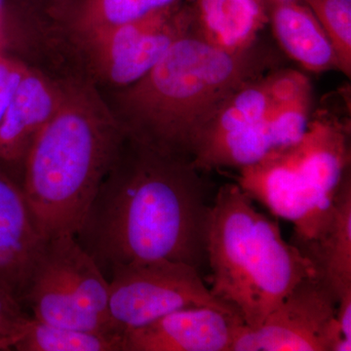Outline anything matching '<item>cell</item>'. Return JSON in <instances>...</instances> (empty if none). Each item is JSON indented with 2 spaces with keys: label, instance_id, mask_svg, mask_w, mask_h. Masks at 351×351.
<instances>
[{
  "label": "cell",
  "instance_id": "cell-1",
  "mask_svg": "<svg viewBox=\"0 0 351 351\" xmlns=\"http://www.w3.org/2000/svg\"><path fill=\"white\" fill-rule=\"evenodd\" d=\"M206 182L193 160L127 135L75 239L104 276L131 263H207Z\"/></svg>",
  "mask_w": 351,
  "mask_h": 351
},
{
  "label": "cell",
  "instance_id": "cell-2",
  "mask_svg": "<svg viewBox=\"0 0 351 351\" xmlns=\"http://www.w3.org/2000/svg\"><path fill=\"white\" fill-rule=\"evenodd\" d=\"M278 60L262 41L230 52L208 43L193 27L147 75L120 89L114 113L127 135L193 160L203 132L230 95L279 68Z\"/></svg>",
  "mask_w": 351,
  "mask_h": 351
},
{
  "label": "cell",
  "instance_id": "cell-3",
  "mask_svg": "<svg viewBox=\"0 0 351 351\" xmlns=\"http://www.w3.org/2000/svg\"><path fill=\"white\" fill-rule=\"evenodd\" d=\"M62 84L59 108L32 143L21 180L44 239L75 235L126 138L93 85Z\"/></svg>",
  "mask_w": 351,
  "mask_h": 351
},
{
  "label": "cell",
  "instance_id": "cell-4",
  "mask_svg": "<svg viewBox=\"0 0 351 351\" xmlns=\"http://www.w3.org/2000/svg\"><path fill=\"white\" fill-rule=\"evenodd\" d=\"M206 254L212 295L249 328L261 326L298 283L317 274L237 184L221 186L211 203Z\"/></svg>",
  "mask_w": 351,
  "mask_h": 351
},
{
  "label": "cell",
  "instance_id": "cell-5",
  "mask_svg": "<svg viewBox=\"0 0 351 351\" xmlns=\"http://www.w3.org/2000/svg\"><path fill=\"white\" fill-rule=\"evenodd\" d=\"M350 122L336 114L313 113L298 142L239 170L237 184L294 226V245L301 252L326 228L335 197L350 173Z\"/></svg>",
  "mask_w": 351,
  "mask_h": 351
},
{
  "label": "cell",
  "instance_id": "cell-6",
  "mask_svg": "<svg viewBox=\"0 0 351 351\" xmlns=\"http://www.w3.org/2000/svg\"><path fill=\"white\" fill-rule=\"evenodd\" d=\"M21 304L43 322L119 335L108 314L107 277L75 235L46 239Z\"/></svg>",
  "mask_w": 351,
  "mask_h": 351
},
{
  "label": "cell",
  "instance_id": "cell-7",
  "mask_svg": "<svg viewBox=\"0 0 351 351\" xmlns=\"http://www.w3.org/2000/svg\"><path fill=\"white\" fill-rule=\"evenodd\" d=\"M199 271L186 263L168 261L113 269L108 277V314L114 332L123 337L186 307L210 306L239 314L212 295Z\"/></svg>",
  "mask_w": 351,
  "mask_h": 351
},
{
  "label": "cell",
  "instance_id": "cell-8",
  "mask_svg": "<svg viewBox=\"0 0 351 351\" xmlns=\"http://www.w3.org/2000/svg\"><path fill=\"white\" fill-rule=\"evenodd\" d=\"M191 3L182 1L141 19L78 36L95 75L123 89L137 82L191 31Z\"/></svg>",
  "mask_w": 351,
  "mask_h": 351
},
{
  "label": "cell",
  "instance_id": "cell-9",
  "mask_svg": "<svg viewBox=\"0 0 351 351\" xmlns=\"http://www.w3.org/2000/svg\"><path fill=\"white\" fill-rule=\"evenodd\" d=\"M337 309L338 297L314 274L298 283L261 326L242 324L230 351H336L345 339Z\"/></svg>",
  "mask_w": 351,
  "mask_h": 351
},
{
  "label": "cell",
  "instance_id": "cell-10",
  "mask_svg": "<svg viewBox=\"0 0 351 351\" xmlns=\"http://www.w3.org/2000/svg\"><path fill=\"white\" fill-rule=\"evenodd\" d=\"M311 117L313 87L308 82L263 121L201 140L193 152V165L207 172L223 168L239 170L257 163L270 152L298 142Z\"/></svg>",
  "mask_w": 351,
  "mask_h": 351
},
{
  "label": "cell",
  "instance_id": "cell-11",
  "mask_svg": "<svg viewBox=\"0 0 351 351\" xmlns=\"http://www.w3.org/2000/svg\"><path fill=\"white\" fill-rule=\"evenodd\" d=\"M242 324L239 314L186 307L124 332L122 351H230Z\"/></svg>",
  "mask_w": 351,
  "mask_h": 351
},
{
  "label": "cell",
  "instance_id": "cell-12",
  "mask_svg": "<svg viewBox=\"0 0 351 351\" xmlns=\"http://www.w3.org/2000/svg\"><path fill=\"white\" fill-rule=\"evenodd\" d=\"M62 95V82L27 66L0 120V163L20 186L27 152L57 112Z\"/></svg>",
  "mask_w": 351,
  "mask_h": 351
},
{
  "label": "cell",
  "instance_id": "cell-13",
  "mask_svg": "<svg viewBox=\"0 0 351 351\" xmlns=\"http://www.w3.org/2000/svg\"><path fill=\"white\" fill-rule=\"evenodd\" d=\"M45 241L22 186L0 163V288L20 304Z\"/></svg>",
  "mask_w": 351,
  "mask_h": 351
},
{
  "label": "cell",
  "instance_id": "cell-14",
  "mask_svg": "<svg viewBox=\"0 0 351 351\" xmlns=\"http://www.w3.org/2000/svg\"><path fill=\"white\" fill-rule=\"evenodd\" d=\"M265 4L274 38L288 57L313 73L339 71L331 41L302 0H265Z\"/></svg>",
  "mask_w": 351,
  "mask_h": 351
},
{
  "label": "cell",
  "instance_id": "cell-15",
  "mask_svg": "<svg viewBox=\"0 0 351 351\" xmlns=\"http://www.w3.org/2000/svg\"><path fill=\"white\" fill-rule=\"evenodd\" d=\"M193 29L208 43L237 52L258 40L267 23L265 0H193Z\"/></svg>",
  "mask_w": 351,
  "mask_h": 351
},
{
  "label": "cell",
  "instance_id": "cell-16",
  "mask_svg": "<svg viewBox=\"0 0 351 351\" xmlns=\"http://www.w3.org/2000/svg\"><path fill=\"white\" fill-rule=\"evenodd\" d=\"M335 294L351 292V177L339 186L326 228L318 239L302 252Z\"/></svg>",
  "mask_w": 351,
  "mask_h": 351
},
{
  "label": "cell",
  "instance_id": "cell-17",
  "mask_svg": "<svg viewBox=\"0 0 351 351\" xmlns=\"http://www.w3.org/2000/svg\"><path fill=\"white\" fill-rule=\"evenodd\" d=\"M14 350L122 351V336L59 326L29 316Z\"/></svg>",
  "mask_w": 351,
  "mask_h": 351
},
{
  "label": "cell",
  "instance_id": "cell-18",
  "mask_svg": "<svg viewBox=\"0 0 351 351\" xmlns=\"http://www.w3.org/2000/svg\"><path fill=\"white\" fill-rule=\"evenodd\" d=\"M182 0H82L75 18L78 36L151 15Z\"/></svg>",
  "mask_w": 351,
  "mask_h": 351
},
{
  "label": "cell",
  "instance_id": "cell-19",
  "mask_svg": "<svg viewBox=\"0 0 351 351\" xmlns=\"http://www.w3.org/2000/svg\"><path fill=\"white\" fill-rule=\"evenodd\" d=\"M331 41L339 71L351 75V0H302Z\"/></svg>",
  "mask_w": 351,
  "mask_h": 351
},
{
  "label": "cell",
  "instance_id": "cell-20",
  "mask_svg": "<svg viewBox=\"0 0 351 351\" xmlns=\"http://www.w3.org/2000/svg\"><path fill=\"white\" fill-rule=\"evenodd\" d=\"M27 66L9 54L8 50H0V120L10 105Z\"/></svg>",
  "mask_w": 351,
  "mask_h": 351
},
{
  "label": "cell",
  "instance_id": "cell-21",
  "mask_svg": "<svg viewBox=\"0 0 351 351\" xmlns=\"http://www.w3.org/2000/svg\"><path fill=\"white\" fill-rule=\"evenodd\" d=\"M29 314L17 300L0 288V335L19 339Z\"/></svg>",
  "mask_w": 351,
  "mask_h": 351
},
{
  "label": "cell",
  "instance_id": "cell-22",
  "mask_svg": "<svg viewBox=\"0 0 351 351\" xmlns=\"http://www.w3.org/2000/svg\"><path fill=\"white\" fill-rule=\"evenodd\" d=\"M337 320L343 338L351 341V292L339 297Z\"/></svg>",
  "mask_w": 351,
  "mask_h": 351
},
{
  "label": "cell",
  "instance_id": "cell-23",
  "mask_svg": "<svg viewBox=\"0 0 351 351\" xmlns=\"http://www.w3.org/2000/svg\"><path fill=\"white\" fill-rule=\"evenodd\" d=\"M9 12L6 0H0V50L8 49Z\"/></svg>",
  "mask_w": 351,
  "mask_h": 351
},
{
  "label": "cell",
  "instance_id": "cell-24",
  "mask_svg": "<svg viewBox=\"0 0 351 351\" xmlns=\"http://www.w3.org/2000/svg\"><path fill=\"white\" fill-rule=\"evenodd\" d=\"M17 338H12V337L1 336L0 335V351L14 350V346H15Z\"/></svg>",
  "mask_w": 351,
  "mask_h": 351
}]
</instances>
